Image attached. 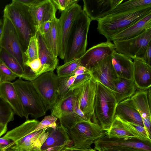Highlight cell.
Masks as SVG:
<instances>
[{
	"label": "cell",
	"instance_id": "cell-1",
	"mask_svg": "<svg viewBox=\"0 0 151 151\" xmlns=\"http://www.w3.org/2000/svg\"><path fill=\"white\" fill-rule=\"evenodd\" d=\"M39 122L35 119H29L7 132L3 137L13 142V145L10 148L22 151L41 150L49 135V132L47 129L34 132Z\"/></svg>",
	"mask_w": 151,
	"mask_h": 151
},
{
	"label": "cell",
	"instance_id": "cell-2",
	"mask_svg": "<svg viewBox=\"0 0 151 151\" xmlns=\"http://www.w3.org/2000/svg\"><path fill=\"white\" fill-rule=\"evenodd\" d=\"M151 12V5L109 15L98 21L97 29L107 40Z\"/></svg>",
	"mask_w": 151,
	"mask_h": 151
},
{
	"label": "cell",
	"instance_id": "cell-3",
	"mask_svg": "<svg viewBox=\"0 0 151 151\" xmlns=\"http://www.w3.org/2000/svg\"><path fill=\"white\" fill-rule=\"evenodd\" d=\"M92 21L82 10L74 21L68 38L64 63L81 58L86 52L87 35Z\"/></svg>",
	"mask_w": 151,
	"mask_h": 151
},
{
	"label": "cell",
	"instance_id": "cell-4",
	"mask_svg": "<svg viewBox=\"0 0 151 151\" xmlns=\"http://www.w3.org/2000/svg\"><path fill=\"white\" fill-rule=\"evenodd\" d=\"M29 8L17 0H13L6 6L4 10L17 32L24 52L30 38L36 33Z\"/></svg>",
	"mask_w": 151,
	"mask_h": 151
},
{
	"label": "cell",
	"instance_id": "cell-5",
	"mask_svg": "<svg viewBox=\"0 0 151 151\" xmlns=\"http://www.w3.org/2000/svg\"><path fill=\"white\" fill-rule=\"evenodd\" d=\"M94 111L98 124L105 131L110 128L117 104L114 91L96 81Z\"/></svg>",
	"mask_w": 151,
	"mask_h": 151
},
{
	"label": "cell",
	"instance_id": "cell-6",
	"mask_svg": "<svg viewBox=\"0 0 151 151\" xmlns=\"http://www.w3.org/2000/svg\"><path fill=\"white\" fill-rule=\"evenodd\" d=\"M18 95L26 120L29 116L37 119L45 115L47 111L43 103L30 81L21 78L12 83Z\"/></svg>",
	"mask_w": 151,
	"mask_h": 151
},
{
	"label": "cell",
	"instance_id": "cell-7",
	"mask_svg": "<svg viewBox=\"0 0 151 151\" xmlns=\"http://www.w3.org/2000/svg\"><path fill=\"white\" fill-rule=\"evenodd\" d=\"M66 130L73 142L72 147L82 149H91V145L95 141L106 133L99 125L91 121H83L72 128Z\"/></svg>",
	"mask_w": 151,
	"mask_h": 151
},
{
	"label": "cell",
	"instance_id": "cell-8",
	"mask_svg": "<svg viewBox=\"0 0 151 151\" xmlns=\"http://www.w3.org/2000/svg\"><path fill=\"white\" fill-rule=\"evenodd\" d=\"M40 96L46 111L52 110L58 97L59 78L53 71L44 73L30 81Z\"/></svg>",
	"mask_w": 151,
	"mask_h": 151
},
{
	"label": "cell",
	"instance_id": "cell-9",
	"mask_svg": "<svg viewBox=\"0 0 151 151\" xmlns=\"http://www.w3.org/2000/svg\"><path fill=\"white\" fill-rule=\"evenodd\" d=\"M3 17V29L0 47L17 60L24 71L25 58L19 35L12 23L4 12Z\"/></svg>",
	"mask_w": 151,
	"mask_h": 151
},
{
	"label": "cell",
	"instance_id": "cell-10",
	"mask_svg": "<svg viewBox=\"0 0 151 151\" xmlns=\"http://www.w3.org/2000/svg\"><path fill=\"white\" fill-rule=\"evenodd\" d=\"M113 42L117 52L133 59H141L151 42V28L133 38Z\"/></svg>",
	"mask_w": 151,
	"mask_h": 151
},
{
	"label": "cell",
	"instance_id": "cell-11",
	"mask_svg": "<svg viewBox=\"0 0 151 151\" xmlns=\"http://www.w3.org/2000/svg\"><path fill=\"white\" fill-rule=\"evenodd\" d=\"M75 85H77L79 88V106L81 110L89 120L98 124L94 111L96 80L92 75L86 81Z\"/></svg>",
	"mask_w": 151,
	"mask_h": 151
},
{
	"label": "cell",
	"instance_id": "cell-12",
	"mask_svg": "<svg viewBox=\"0 0 151 151\" xmlns=\"http://www.w3.org/2000/svg\"><path fill=\"white\" fill-rule=\"evenodd\" d=\"M81 7L76 3L61 13L58 19L60 45L58 56L63 60L68 40L73 23L82 11Z\"/></svg>",
	"mask_w": 151,
	"mask_h": 151
},
{
	"label": "cell",
	"instance_id": "cell-13",
	"mask_svg": "<svg viewBox=\"0 0 151 151\" xmlns=\"http://www.w3.org/2000/svg\"><path fill=\"white\" fill-rule=\"evenodd\" d=\"M77 94L74 89H69L66 94L58 99L51 110V115L58 119L60 122H70L77 117L74 111Z\"/></svg>",
	"mask_w": 151,
	"mask_h": 151
},
{
	"label": "cell",
	"instance_id": "cell-14",
	"mask_svg": "<svg viewBox=\"0 0 151 151\" xmlns=\"http://www.w3.org/2000/svg\"><path fill=\"white\" fill-rule=\"evenodd\" d=\"M114 50V45L110 41L97 44L89 49L79 58L81 65L90 71L102 60L112 55Z\"/></svg>",
	"mask_w": 151,
	"mask_h": 151
},
{
	"label": "cell",
	"instance_id": "cell-15",
	"mask_svg": "<svg viewBox=\"0 0 151 151\" xmlns=\"http://www.w3.org/2000/svg\"><path fill=\"white\" fill-rule=\"evenodd\" d=\"M112 54L102 60L90 71L96 81L114 91L115 82L119 77L112 65Z\"/></svg>",
	"mask_w": 151,
	"mask_h": 151
},
{
	"label": "cell",
	"instance_id": "cell-16",
	"mask_svg": "<svg viewBox=\"0 0 151 151\" xmlns=\"http://www.w3.org/2000/svg\"><path fill=\"white\" fill-rule=\"evenodd\" d=\"M49 135L41 148L42 151H59L63 148L73 146L65 129L57 125L47 129Z\"/></svg>",
	"mask_w": 151,
	"mask_h": 151
},
{
	"label": "cell",
	"instance_id": "cell-17",
	"mask_svg": "<svg viewBox=\"0 0 151 151\" xmlns=\"http://www.w3.org/2000/svg\"><path fill=\"white\" fill-rule=\"evenodd\" d=\"M124 0H83V10L91 20L98 21Z\"/></svg>",
	"mask_w": 151,
	"mask_h": 151
},
{
	"label": "cell",
	"instance_id": "cell-18",
	"mask_svg": "<svg viewBox=\"0 0 151 151\" xmlns=\"http://www.w3.org/2000/svg\"><path fill=\"white\" fill-rule=\"evenodd\" d=\"M94 149L98 151L104 147L114 146L129 147L142 151H151V142L143 141L137 138H109L106 134L94 142Z\"/></svg>",
	"mask_w": 151,
	"mask_h": 151
},
{
	"label": "cell",
	"instance_id": "cell-19",
	"mask_svg": "<svg viewBox=\"0 0 151 151\" xmlns=\"http://www.w3.org/2000/svg\"><path fill=\"white\" fill-rule=\"evenodd\" d=\"M147 89H137L134 94L128 99L139 114L144 128L151 137V105L148 101Z\"/></svg>",
	"mask_w": 151,
	"mask_h": 151
},
{
	"label": "cell",
	"instance_id": "cell-20",
	"mask_svg": "<svg viewBox=\"0 0 151 151\" xmlns=\"http://www.w3.org/2000/svg\"><path fill=\"white\" fill-rule=\"evenodd\" d=\"M57 10L51 0H41L29 8V12L35 29L56 17Z\"/></svg>",
	"mask_w": 151,
	"mask_h": 151
},
{
	"label": "cell",
	"instance_id": "cell-21",
	"mask_svg": "<svg viewBox=\"0 0 151 151\" xmlns=\"http://www.w3.org/2000/svg\"><path fill=\"white\" fill-rule=\"evenodd\" d=\"M133 79L137 89H147L151 86V66L141 59H133Z\"/></svg>",
	"mask_w": 151,
	"mask_h": 151
},
{
	"label": "cell",
	"instance_id": "cell-22",
	"mask_svg": "<svg viewBox=\"0 0 151 151\" xmlns=\"http://www.w3.org/2000/svg\"><path fill=\"white\" fill-rule=\"evenodd\" d=\"M151 28V12L123 31L112 36L110 41L123 40L137 36Z\"/></svg>",
	"mask_w": 151,
	"mask_h": 151
},
{
	"label": "cell",
	"instance_id": "cell-23",
	"mask_svg": "<svg viewBox=\"0 0 151 151\" xmlns=\"http://www.w3.org/2000/svg\"><path fill=\"white\" fill-rule=\"evenodd\" d=\"M36 35L38 45V57L44 73L53 71L58 63V59L48 47L42 36L38 31Z\"/></svg>",
	"mask_w": 151,
	"mask_h": 151
},
{
	"label": "cell",
	"instance_id": "cell-24",
	"mask_svg": "<svg viewBox=\"0 0 151 151\" xmlns=\"http://www.w3.org/2000/svg\"><path fill=\"white\" fill-rule=\"evenodd\" d=\"M112 62L119 78L133 79V62L131 58L114 50L112 54Z\"/></svg>",
	"mask_w": 151,
	"mask_h": 151
},
{
	"label": "cell",
	"instance_id": "cell-25",
	"mask_svg": "<svg viewBox=\"0 0 151 151\" xmlns=\"http://www.w3.org/2000/svg\"><path fill=\"white\" fill-rule=\"evenodd\" d=\"M0 96L9 104L15 114L21 117H24L22 107L12 83L5 82L0 84Z\"/></svg>",
	"mask_w": 151,
	"mask_h": 151
},
{
	"label": "cell",
	"instance_id": "cell-26",
	"mask_svg": "<svg viewBox=\"0 0 151 151\" xmlns=\"http://www.w3.org/2000/svg\"><path fill=\"white\" fill-rule=\"evenodd\" d=\"M115 115L124 121L134 123L144 127L140 115L128 99L117 104Z\"/></svg>",
	"mask_w": 151,
	"mask_h": 151
},
{
	"label": "cell",
	"instance_id": "cell-27",
	"mask_svg": "<svg viewBox=\"0 0 151 151\" xmlns=\"http://www.w3.org/2000/svg\"><path fill=\"white\" fill-rule=\"evenodd\" d=\"M137 89L133 79L119 78L115 82L114 91L117 104L130 98Z\"/></svg>",
	"mask_w": 151,
	"mask_h": 151
},
{
	"label": "cell",
	"instance_id": "cell-28",
	"mask_svg": "<svg viewBox=\"0 0 151 151\" xmlns=\"http://www.w3.org/2000/svg\"><path fill=\"white\" fill-rule=\"evenodd\" d=\"M48 47L56 56H58L60 38L58 19L56 17L51 20L48 31L42 35Z\"/></svg>",
	"mask_w": 151,
	"mask_h": 151
},
{
	"label": "cell",
	"instance_id": "cell-29",
	"mask_svg": "<svg viewBox=\"0 0 151 151\" xmlns=\"http://www.w3.org/2000/svg\"><path fill=\"white\" fill-rule=\"evenodd\" d=\"M106 135L109 138H137L123 121L115 115L110 129L106 131Z\"/></svg>",
	"mask_w": 151,
	"mask_h": 151
},
{
	"label": "cell",
	"instance_id": "cell-30",
	"mask_svg": "<svg viewBox=\"0 0 151 151\" xmlns=\"http://www.w3.org/2000/svg\"><path fill=\"white\" fill-rule=\"evenodd\" d=\"M0 60L5 65L19 78H21L24 70L17 60L0 47Z\"/></svg>",
	"mask_w": 151,
	"mask_h": 151
},
{
	"label": "cell",
	"instance_id": "cell-31",
	"mask_svg": "<svg viewBox=\"0 0 151 151\" xmlns=\"http://www.w3.org/2000/svg\"><path fill=\"white\" fill-rule=\"evenodd\" d=\"M149 5H151V0H129L122 2L117 5L109 12L107 15L123 12L140 7Z\"/></svg>",
	"mask_w": 151,
	"mask_h": 151
},
{
	"label": "cell",
	"instance_id": "cell-32",
	"mask_svg": "<svg viewBox=\"0 0 151 151\" xmlns=\"http://www.w3.org/2000/svg\"><path fill=\"white\" fill-rule=\"evenodd\" d=\"M80 65L79 58L64 63L62 65H58L56 67L57 75L59 78L71 76Z\"/></svg>",
	"mask_w": 151,
	"mask_h": 151
},
{
	"label": "cell",
	"instance_id": "cell-33",
	"mask_svg": "<svg viewBox=\"0 0 151 151\" xmlns=\"http://www.w3.org/2000/svg\"><path fill=\"white\" fill-rule=\"evenodd\" d=\"M14 112L9 104L0 96V122L7 125L14 120Z\"/></svg>",
	"mask_w": 151,
	"mask_h": 151
},
{
	"label": "cell",
	"instance_id": "cell-34",
	"mask_svg": "<svg viewBox=\"0 0 151 151\" xmlns=\"http://www.w3.org/2000/svg\"><path fill=\"white\" fill-rule=\"evenodd\" d=\"M122 120L137 139L143 141L151 142V137L144 127L134 123Z\"/></svg>",
	"mask_w": 151,
	"mask_h": 151
},
{
	"label": "cell",
	"instance_id": "cell-35",
	"mask_svg": "<svg viewBox=\"0 0 151 151\" xmlns=\"http://www.w3.org/2000/svg\"><path fill=\"white\" fill-rule=\"evenodd\" d=\"M24 54L25 61L26 60L31 61L39 58L38 45L36 33L30 38L27 48L24 52Z\"/></svg>",
	"mask_w": 151,
	"mask_h": 151
},
{
	"label": "cell",
	"instance_id": "cell-36",
	"mask_svg": "<svg viewBox=\"0 0 151 151\" xmlns=\"http://www.w3.org/2000/svg\"><path fill=\"white\" fill-rule=\"evenodd\" d=\"M76 76H71L59 78V86L58 90V99L64 95L68 90L70 86L73 84Z\"/></svg>",
	"mask_w": 151,
	"mask_h": 151
},
{
	"label": "cell",
	"instance_id": "cell-37",
	"mask_svg": "<svg viewBox=\"0 0 151 151\" xmlns=\"http://www.w3.org/2000/svg\"><path fill=\"white\" fill-rule=\"evenodd\" d=\"M17 77L0 60V84L4 82H11Z\"/></svg>",
	"mask_w": 151,
	"mask_h": 151
},
{
	"label": "cell",
	"instance_id": "cell-38",
	"mask_svg": "<svg viewBox=\"0 0 151 151\" xmlns=\"http://www.w3.org/2000/svg\"><path fill=\"white\" fill-rule=\"evenodd\" d=\"M58 119L56 117L51 115L45 116L41 122H39L34 131L55 127L57 125L56 122Z\"/></svg>",
	"mask_w": 151,
	"mask_h": 151
},
{
	"label": "cell",
	"instance_id": "cell-39",
	"mask_svg": "<svg viewBox=\"0 0 151 151\" xmlns=\"http://www.w3.org/2000/svg\"><path fill=\"white\" fill-rule=\"evenodd\" d=\"M57 9L63 12L67 10L74 4L77 3L78 0H51Z\"/></svg>",
	"mask_w": 151,
	"mask_h": 151
},
{
	"label": "cell",
	"instance_id": "cell-40",
	"mask_svg": "<svg viewBox=\"0 0 151 151\" xmlns=\"http://www.w3.org/2000/svg\"><path fill=\"white\" fill-rule=\"evenodd\" d=\"M98 151H142L141 150L131 147L114 146L104 147L99 150Z\"/></svg>",
	"mask_w": 151,
	"mask_h": 151
},
{
	"label": "cell",
	"instance_id": "cell-41",
	"mask_svg": "<svg viewBox=\"0 0 151 151\" xmlns=\"http://www.w3.org/2000/svg\"><path fill=\"white\" fill-rule=\"evenodd\" d=\"M13 144V142L11 139L4 137H0V151H6Z\"/></svg>",
	"mask_w": 151,
	"mask_h": 151
},
{
	"label": "cell",
	"instance_id": "cell-42",
	"mask_svg": "<svg viewBox=\"0 0 151 151\" xmlns=\"http://www.w3.org/2000/svg\"><path fill=\"white\" fill-rule=\"evenodd\" d=\"M51 24V21H49L41 24L37 28L35 29L41 35L46 33L49 30Z\"/></svg>",
	"mask_w": 151,
	"mask_h": 151
},
{
	"label": "cell",
	"instance_id": "cell-43",
	"mask_svg": "<svg viewBox=\"0 0 151 151\" xmlns=\"http://www.w3.org/2000/svg\"><path fill=\"white\" fill-rule=\"evenodd\" d=\"M141 59L146 63L151 66V42L149 44L143 56Z\"/></svg>",
	"mask_w": 151,
	"mask_h": 151
},
{
	"label": "cell",
	"instance_id": "cell-44",
	"mask_svg": "<svg viewBox=\"0 0 151 151\" xmlns=\"http://www.w3.org/2000/svg\"><path fill=\"white\" fill-rule=\"evenodd\" d=\"M91 76V73L79 75L76 76L73 84L71 86H73L84 82L88 79Z\"/></svg>",
	"mask_w": 151,
	"mask_h": 151
},
{
	"label": "cell",
	"instance_id": "cell-45",
	"mask_svg": "<svg viewBox=\"0 0 151 151\" xmlns=\"http://www.w3.org/2000/svg\"><path fill=\"white\" fill-rule=\"evenodd\" d=\"M89 73H91L89 70L84 66L80 65L77 68L73 75L76 76L79 75Z\"/></svg>",
	"mask_w": 151,
	"mask_h": 151
},
{
	"label": "cell",
	"instance_id": "cell-46",
	"mask_svg": "<svg viewBox=\"0 0 151 151\" xmlns=\"http://www.w3.org/2000/svg\"><path fill=\"white\" fill-rule=\"evenodd\" d=\"M20 3L30 8L39 2L41 0H17Z\"/></svg>",
	"mask_w": 151,
	"mask_h": 151
},
{
	"label": "cell",
	"instance_id": "cell-47",
	"mask_svg": "<svg viewBox=\"0 0 151 151\" xmlns=\"http://www.w3.org/2000/svg\"><path fill=\"white\" fill-rule=\"evenodd\" d=\"M59 151H97L94 149H82L75 148L72 147H65Z\"/></svg>",
	"mask_w": 151,
	"mask_h": 151
},
{
	"label": "cell",
	"instance_id": "cell-48",
	"mask_svg": "<svg viewBox=\"0 0 151 151\" xmlns=\"http://www.w3.org/2000/svg\"><path fill=\"white\" fill-rule=\"evenodd\" d=\"M7 130V125H5L0 122V137L4 134Z\"/></svg>",
	"mask_w": 151,
	"mask_h": 151
},
{
	"label": "cell",
	"instance_id": "cell-49",
	"mask_svg": "<svg viewBox=\"0 0 151 151\" xmlns=\"http://www.w3.org/2000/svg\"><path fill=\"white\" fill-rule=\"evenodd\" d=\"M3 24L1 25H0V40L1 37V36L2 35L3 29Z\"/></svg>",
	"mask_w": 151,
	"mask_h": 151
},
{
	"label": "cell",
	"instance_id": "cell-50",
	"mask_svg": "<svg viewBox=\"0 0 151 151\" xmlns=\"http://www.w3.org/2000/svg\"><path fill=\"white\" fill-rule=\"evenodd\" d=\"M6 151H22L16 149H13L9 148Z\"/></svg>",
	"mask_w": 151,
	"mask_h": 151
},
{
	"label": "cell",
	"instance_id": "cell-51",
	"mask_svg": "<svg viewBox=\"0 0 151 151\" xmlns=\"http://www.w3.org/2000/svg\"><path fill=\"white\" fill-rule=\"evenodd\" d=\"M3 24V22L0 19V25L2 24Z\"/></svg>",
	"mask_w": 151,
	"mask_h": 151
},
{
	"label": "cell",
	"instance_id": "cell-52",
	"mask_svg": "<svg viewBox=\"0 0 151 151\" xmlns=\"http://www.w3.org/2000/svg\"><path fill=\"white\" fill-rule=\"evenodd\" d=\"M32 151H42L41 150H32Z\"/></svg>",
	"mask_w": 151,
	"mask_h": 151
},
{
	"label": "cell",
	"instance_id": "cell-53",
	"mask_svg": "<svg viewBox=\"0 0 151 151\" xmlns=\"http://www.w3.org/2000/svg\"></svg>",
	"mask_w": 151,
	"mask_h": 151
}]
</instances>
